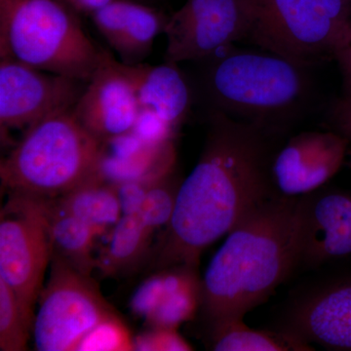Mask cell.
<instances>
[{"instance_id":"1","label":"cell","mask_w":351,"mask_h":351,"mask_svg":"<svg viewBox=\"0 0 351 351\" xmlns=\"http://www.w3.org/2000/svg\"><path fill=\"white\" fill-rule=\"evenodd\" d=\"M204 147L182 182L170 223L154 252V270L199 267L203 251L276 195L272 182L277 134L257 124L208 112Z\"/></svg>"},{"instance_id":"2","label":"cell","mask_w":351,"mask_h":351,"mask_svg":"<svg viewBox=\"0 0 351 351\" xmlns=\"http://www.w3.org/2000/svg\"><path fill=\"white\" fill-rule=\"evenodd\" d=\"M299 197L274 195L228 233L202 277V308L210 326L265 302L298 267Z\"/></svg>"},{"instance_id":"3","label":"cell","mask_w":351,"mask_h":351,"mask_svg":"<svg viewBox=\"0 0 351 351\" xmlns=\"http://www.w3.org/2000/svg\"><path fill=\"white\" fill-rule=\"evenodd\" d=\"M197 87L208 112L225 113L280 135L306 112L313 99L311 68L262 49L223 48L195 62Z\"/></svg>"},{"instance_id":"4","label":"cell","mask_w":351,"mask_h":351,"mask_svg":"<svg viewBox=\"0 0 351 351\" xmlns=\"http://www.w3.org/2000/svg\"><path fill=\"white\" fill-rule=\"evenodd\" d=\"M101 147L73 110L57 113L27 129L1 161L2 188L56 199L99 174Z\"/></svg>"},{"instance_id":"5","label":"cell","mask_w":351,"mask_h":351,"mask_svg":"<svg viewBox=\"0 0 351 351\" xmlns=\"http://www.w3.org/2000/svg\"><path fill=\"white\" fill-rule=\"evenodd\" d=\"M103 52L62 0H0V58L87 83Z\"/></svg>"},{"instance_id":"6","label":"cell","mask_w":351,"mask_h":351,"mask_svg":"<svg viewBox=\"0 0 351 351\" xmlns=\"http://www.w3.org/2000/svg\"><path fill=\"white\" fill-rule=\"evenodd\" d=\"M253 22L246 41L304 64L334 59L351 27L348 0H249Z\"/></svg>"},{"instance_id":"7","label":"cell","mask_w":351,"mask_h":351,"mask_svg":"<svg viewBox=\"0 0 351 351\" xmlns=\"http://www.w3.org/2000/svg\"><path fill=\"white\" fill-rule=\"evenodd\" d=\"M51 256L48 199L9 193L0 213V278L15 293L32 331Z\"/></svg>"},{"instance_id":"8","label":"cell","mask_w":351,"mask_h":351,"mask_svg":"<svg viewBox=\"0 0 351 351\" xmlns=\"http://www.w3.org/2000/svg\"><path fill=\"white\" fill-rule=\"evenodd\" d=\"M32 335L39 351H76L83 338L115 313L91 276L51 258L47 283L38 298Z\"/></svg>"},{"instance_id":"9","label":"cell","mask_w":351,"mask_h":351,"mask_svg":"<svg viewBox=\"0 0 351 351\" xmlns=\"http://www.w3.org/2000/svg\"><path fill=\"white\" fill-rule=\"evenodd\" d=\"M253 13L249 0H186L168 17L164 61L198 62L246 41Z\"/></svg>"},{"instance_id":"10","label":"cell","mask_w":351,"mask_h":351,"mask_svg":"<svg viewBox=\"0 0 351 351\" xmlns=\"http://www.w3.org/2000/svg\"><path fill=\"white\" fill-rule=\"evenodd\" d=\"M87 83L0 58L1 131L31 128L73 110Z\"/></svg>"},{"instance_id":"11","label":"cell","mask_w":351,"mask_h":351,"mask_svg":"<svg viewBox=\"0 0 351 351\" xmlns=\"http://www.w3.org/2000/svg\"><path fill=\"white\" fill-rule=\"evenodd\" d=\"M348 144L335 131L302 132L291 138L272 162L277 195L300 197L324 186L341 169Z\"/></svg>"},{"instance_id":"12","label":"cell","mask_w":351,"mask_h":351,"mask_svg":"<svg viewBox=\"0 0 351 351\" xmlns=\"http://www.w3.org/2000/svg\"><path fill=\"white\" fill-rule=\"evenodd\" d=\"M298 265L317 267L351 255V195L322 188L298 201Z\"/></svg>"},{"instance_id":"13","label":"cell","mask_w":351,"mask_h":351,"mask_svg":"<svg viewBox=\"0 0 351 351\" xmlns=\"http://www.w3.org/2000/svg\"><path fill=\"white\" fill-rule=\"evenodd\" d=\"M141 107L120 62L104 49L100 66L87 82L73 112L101 142L133 131Z\"/></svg>"},{"instance_id":"14","label":"cell","mask_w":351,"mask_h":351,"mask_svg":"<svg viewBox=\"0 0 351 351\" xmlns=\"http://www.w3.org/2000/svg\"><path fill=\"white\" fill-rule=\"evenodd\" d=\"M281 331L309 345L351 351V276L332 279L300 295Z\"/></svg>"},{"instance_id":"15","label":"cell","mask_w":351,"mask_h":351,"mask_svg":"<svg viewBox=\"0 0 351 351\" xmlns=\"http://www.w3.org/2000/svg\"><path fill=\"white\" fill-rule=\"evenodd\" d=\"M90 16L120 62L126 64H141L149 56L168 21L163 13L138 0H112Z\"/></svg>"},{"instance_id":"16","label":"cell","mask_w":351,"mask_h":351,"mask_svg":"<svg viewBox=\"0 0 351 351\" xmlns=\"http://www.w3.org/2000/svg\"><path fill=\"white\" fill-rule=\"evenodd\" d=\"M120 66L135 88L141 110H151L179 128L191 112L195 96L191 80L179 66L168 62L158 66L120 62Z\"/></svg>"},{"instance_id":"17","label":"cell","mask_w":351,"mask_h":351,"mask_svg":"<svg viewBox=\"0 0 351 351\" xmlns=\"http://www.w3.org/2000/svg\"><path fill=\"white\" fill-rule=\"evenodd\" d=\"M154 233L138 214L122 215L96 258V269L103 276H117L137 269L151 260Z\"/></svg>"},{"instance_id":"18","label":"cell","mask_w":351,"mask_h":351,"mask_svg":"<svg viewBox=\"0 0 351 351\" xmlns=\"http://www.w3.org/2000/svg\"><path fill=\"white\" fill-rule=\"evenodd\" d=\"M163 293L154 313L145 323L152 328L178 329L195 317L202 304V278L198 267L177 265L162 269Z\"/></svg>"},{"instance_id":"19","label":"cell","mask_w":351,"mask_h":351,"mask_svg":"<svg viewBox=\"0 0 351 351\" xmlns=\"http://www.w3.org/2000/svg\"><path fill=\"white\" fill-rule=\"evenodd\" d=\"M48 205L51 258H59L80 274L91 276L97 267L93 249L98 235L91 226L59 206L54 199H48Z\"/></svg>"},{"instance_id":"20","label":"cell","mask_w":351,"mask_h":351,"mask_svg":"<svg viewBox=\"0 0 351 351\" xmlns=\"http://www.w3.org/2000/svg\"><path fill=\"white\" fill-rule=\"evenodd\" d=\"M54 200L91 226L98 237L112 230L122 216L114 184L106 181L100 174Z\"/></svg>"},{"instance_id":"21","label":"cell","mask_w":351,"mask_h":351,"mask_svg":"<svg viewBox=\"0 0 351 351\" xmlns=\"http://www.w3.org/2000/svg\"><path fill=\"white\" fill-rule=\"evenodd\" d=\"M210 348L216 351H309L313 346L284 331L253 329L243 318H230L210 326Z\"/></svg>"},{"instance_id":"22","label":"cell","mask_w":351,"mask_h":351,"mask_svg":"<svg viewBox=\"0 0 351 351\" xmlns=\"http://www.w3.org/2000/svg\"><path fill=\"white\" fill-rule=\"evenodd\" d=\"M182 182L174 170L154 182L145 193L136 214L154 232L170 223Z\"/></svg>"},{"instance_id":"23","label":"cell","mask_w":351,"mask_h":351,"mask_svg":"<svg viewBox=\"0 0 351 351\" xmlns=\"http://www.w3.org/2000/svg\"><path fill=\"white\" fill-rule=\"evenodd\" d=\"M32 332L15 293L0 278V350H27Z\"/></svg>"},{"instance_id":"24","label":"cell","mask_w":351,"mask_h":351,"mask_svg":"<svg viewBox=\"0 0 351 351\" xmlns=\"http://www.w3.org/2000/svg\"><path fill=\"white\" fill-rule=\"evenodd\" d=\"M134 350V338L117 314L99 323L78 345L76 351Z\"/></svg>"},{"instance_id":"25","label":"cell","mask_w":351,"mask_h":351,"mask_svg":"<svg viewBox=\"0 0 351 351\" xmlns=\"http://www.w3.org/2000/svg\"><path fill=\"white\" fill-rule=\"evenodd\" d=\"M134 350L191 351L193 346L174 328H152L134 338Z\"/></svg>"},{"instance_id":"26","label":"cell","mask_w":351,"mask_h":351,"mask_svg":"<svg viewBox=\"0 0 351 351\" xmlns=\"http://www.w3.org/2000/svg\"><path fill=\"white\" fill-rule=\"evenodd\" d=\"M163 288L164 276L161 269L145 279L131 298L130 309L134 315L145 321L149 319L158 306Z\"/></svg>"},{"instance_id":"27","label":"cell","mask_w":351,"mask_h":351,"mask_svg":"<svg viewBox=\"0 0 351 351\" xmlns=\"http://www.w3.org/2000/svg\"><path fill=\"white\" fill-rule=\"evenodd\" d=\"M177 129L161 119L156 113L147 110H141L133 133L143 142L158 145L170 142L174 138Z\"/></svg>"},{"instance_id":"28","label":"cell","mask_w":351,"mask_h":351,"mask_svg":"<svg viewBox=\"0 0 351 351\" xmlns=\"http://www.w3.org/2000/svg\"><path fill=\"white\" fill-rule=\"evenodd\" d=\"M332 131L351 141V96H341L332 101L327 112Z\"/></svg>"},{"instance_id":"29","label":"cell","mask_w":351,"mask_h":351,"mask_svg":"<svg viewBox=\"0 0 351 351\" xmlns=\"http://www.w3.org/2000/svg\"><path fill=\"white\" fill-rule=\"evenodd\" d=\"M343 78V95L351 96V27L336 51L334 59Z\"/></svg>"},{"instance_id":"30","label":"cell","mask_w":351,"mask_h":351,"mask_svg":"<svg viewBox=\"0 0 351 351\" xmlns=\"http://www.w3.org/2000/svg\"><path fill=\"white\" fill-rule=\"evenodd\" d=\"M66 5L71 7L73 11L80 14H88L91 15L95 11L101 7L107 5L112 0H62Z\"/></svg>"},{"instance_id":"31","label":"cell","mask_w":351,"mask_h":351,"mask_svg":"<svg viewBox=\"0 0 351 351\" xmlns=\"http://www.w3.org/2000/svg\"><path fill=\"white\" fill-rule=\"evenodd\" d=\"M138 1L145 2V1H149V0H138Z\"/></svg>"},{"instance_id":"32","label":"cell","mask_w":351,"mask_h":351,"mask_svg":"<svg viewBox=\"0 0 351 351\" xmlns=\"http://www.w3.org/2000/svg\"><path fill=\"white\" fill-rule=\"evenodd\" d=\"M348 1H350V2H351V0H348Z\"/></svg>"}]
</instances>
